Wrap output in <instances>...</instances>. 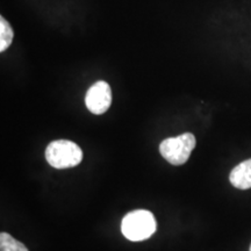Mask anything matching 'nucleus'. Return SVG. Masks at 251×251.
Here are the masks:
<instances>
[{
  "mask_svg": "<svg viewBox=\"0 0 251 251\" xmlns=\"http://www.w3.org/2000/svg\"><path fill=\"white\" fill-rule=\"evenodd\" d=\"M0 251H28L24 243L19 242L7 233L0 234Z\"/></svg>",
  "mask_w": 251,
  "mask_h": 251,
  "instance_id": "obj_7",
  "label": "nucleus"
},
{
  "mask_svg": "<svg viewBox=\"0 0 251 251\" xmlns=\"http://www.w3.org/2000/svg\"><path fill=\"white\" fill-rule=\"evenodd\" d=\"M250 251H251V246H250Z\"/></svg>",
  "mask_w": 251,
  "mask_h": 251,
  "instance_id": "obj_8",
  "label": "nucleus"
},
{
  "mask_svg": "<svg viewBox=\"0 0 251 251\" xmlns=\"http://www.w3.org/2000/svg\"><path fill=\"white\" fill-rule=\"evenodd\" d=\"M156 228L155 216L147 209H136L128 213L121 222L122 234L133 242L148 240L155 234Z\"/></svg>",
  "mask_w": 251,
  "mask_h": 251,
  "instance_id": "obj_1",
  "label": "nucleus"
},
{
  "mask_svg": "<svg viewBox=\"0 0 251 251\" xmlns=\"http://www.w3.org/2000/svg\"><path fill=\"white\" fill-rule=\"evenodd\" d=\"M14 33L11 25L5 20L4 18H0V51L4 52L6 49L13 42Z\"/></svg>",
  "mask_w": 251,
  "mask_h": 251,
  "instance_id": "obj_6",
  "label": "nucleus"
},
{
  "mask_svg": "<svg viewBox=\"0 0 251 251\" xmlns=\"http://www.w3.org/2000/svg\"><path fill=\"white\" fill-rule=\"evenodd\" d=\"M85 103L87 109L96 115L107 112L112 103L111 86L103 80L94 83L87 91Z\"/></svg>",
  "mask_w": 251,
  "mask_h": 251,
  "instance_id": "obj_4",
  "label": "nucleus"
},
{
  "mask_svg": "<svg viewBox=\"0 0 251 251\" xmlns=\"http://www.w3.org/2000/svg\"><path fill=\"white\" fill-rule=\"evenodd\" d=\"M46 159L55 169H70L83 159V151L76 143L68 140L52 141L46 149Z\"/></svg>",
  "mask_w": 251,
  "mask_h": 251,
  "instance_id": "obj_2",
  "label": "nucleus"
},
{
  "mask_svg": "<svg viewBox=\"0 0 251 251\" xmlns=\"http://www.w3.org/2000/svg\"><path fill=\"white\" fill-rule=\"evenodd\" d=\"M229 180L233 186L240 190L251 188V158L235 166L229 176Z\"/></svg>",
  "mask_w": 251,
  "mask_h": 251,
  "instance_id": "obj_5",
  "label": "nucleus"
},
{
  "mask_svg": "<svg viewBox=\"0 0 251 251\" xmlns=\"http://www.w3.org/2000/svg\"><path fill=\"white\" fill-rule=\"evenodd\" d=\"M196 136L184 133L176 137H169L159 144V152L172 165H183L188 161L196 148Z\"/></svg>",
  "mask_w": 251,
  "mask_h": 251,
  "instance_id": "obj_3",
  "label": "nucleus"
}]
</instances>
